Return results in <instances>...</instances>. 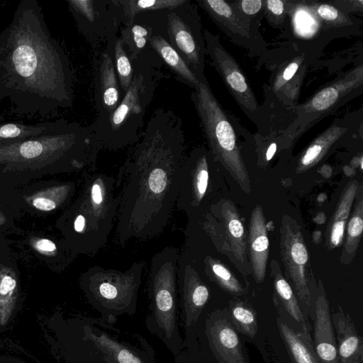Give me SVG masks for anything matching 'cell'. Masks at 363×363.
I'll return each instance as SVG.
<instances>
[{
    "mask_svg": "<svg viewBox=\"0 0 363 363\" xmlns=\"http://www.w3.org/2000/svg\"><path fill=\"white\" fill-rule=\"evenodd\" d=\"M186 155L181 118L171 109L155 110L116 179L120 190L116 235L121 245L164 231L176 207Z\"/></svg>",
    "mask_w": 363,
    "mask_h": 363,
    "instance_id": "cell-1",
    "label": "cell"
},
{
    "mask_svg": "<svg viewBox=\"0 0 363 363\" xmlns=\"http://www.w3.org/2000/svg\"><path fill=\"white\" fill-rule=\"evenodd\" d=\"M73 72L36 0L21 1L0 32V104L13 113L45 117L72 107Z\"/></svg>",
    "mask_w": 363,
    "mask_h": 363,
    "instance_id": "cell-2",
    "label": "cell"
},
{
    "mask_svg": "<svg viewBox=\"0 0 363 363\" xmlns=\"http://www.w3.org/2000/svg\"><path fill=\"white\" fill-rule=\"evenodd\" d=\"M131 84L115 111L107 118L95 120L88 128L100 150H118L135 144L144 125L146 110L159 82L161 68L146 63L133 65Z\"/></svg>",
    "mask_w": 363,
    "mask_h": 363,
    "instance_id": "cell-3",
    "label": "cell"
},
{
    "mask_svg": "<svg viewBox=\"0 0 363 363\" xmlns=\"http://www.w3.org/2000/svg\"><path fill=\"white\" fill-rule=\"evenodd\" d=\"M191 99L213 160L230 173L242 189H249V178L241 150L242 138L251 133L222 106L205 75L200 79L199 86L193 90Z\"/></svg>",
    "mask_w": 363,
    "mask_h": 363,
    "instance_id": "cell-4",
    "label": "cell"
},
{
    "mask_svg": "<svg viewBox=\"0 0 363 363\" xmlns=\"http://www.w3.org/2000/svg\"><path fill=\"white\" fill-rule=\"evenodd\" d=\"M179 250L167 246L151 259L147 294L150 311L145 320L147 330L176 356L185 349L179 329L177 267Z\"/></svg>",
    "mask_w": 363,
    "mask_h": 363,
    "instance_id": "cell-5",
    "label": "cell"
},
{
    "mask_svg": "<svg viewBox=\"0 0 363 363\" xmlns=\"http://www.w3.org/2000/svg\"><path fill=\"white\" fill-rule=\"evenodd\" d=\"M116 187V179L104 173L91 172L86 177L72 220V230L81 252L93 256L106 244L119 206Z\"/></svg>",
    "mask_w": 363,
    "mask_h": 363,
    "instance_id": "cell-6",
    "label": "cell"
},
{
    "mask_svg": "<svg viewBox=\"0 0 363 363\" xmlns=\"http://www.w3.org/2000/svg\"><path fill=\"white\" fill-rule=\"evenodd\" d=\"M77 342L78 363H157L155 352L143 336L101 317L81 319Z\"/></svg>",
    "mask_w": 363,
    "mask_h": 363,
    "instance_id": "cell-7",
    "label": "cell"
},
{
    "mask_svg": "<svg viewBox=\"0 0 363 363\" xmlns=\"http://www.w3.org/2000/svg\"><path fill=\"white\" fill-rule=\"evenodd\" d=\"M144 267L143 261L133 263L125 271L96 265L83 274L81 285L85 296L102 319L114 324L118 316L135 313Z\"/></svg>",
    "mask_w": 363,
    "mask_h": 363,
    "instance_id": "cell-8",
    "label": "cell"
},
{
    "mask_svg": "<svg viewBox=\"0 0 363 363\" xmlns=\"http://www.w3.org/2000/svg\"><path fill=\"white\" fill-rule=\"evenodd\" d=\"M203 34L206 53L211 60V65L219 74L228 91L243 113L256 125L257 133L267 135L271 131L269 112L257 101L239 64L225 49L218 35L206 28Z\"/></svg>",
    "mask_w": 363,
    "mask_h": 363,
    "instance_id": "cell-9",
    "label": "cell"
},
{
    "mask_svg": "<svg viewBox=\"0 0 363 363\" xmlns=\"http://www.w3.org/2000/svg\"><path fill=\"white\" fill-rule=\"evenodd\" d=\"M362 66L359 65L349 74L317 91L303 104L292 106L295 119L282 135L288 145L301 135L318 119L328 115L352 96L362 91Z\"/></svg>",
    "mask_w": 363,
    "mask_h": 363,
    "instance_id": "cell-10",
    "label": "cell"
},
{
    "mask_svg": "<svg viewBox=\"0 0 363 363\" xmlns=\"http://www.w3.org/2000/svg\"><path fill=\"white\" fill-rule=\"evenodd\" d=\"M167 35L171 46L200 80L205 75L206 53L198 6L184 0L168 9Z\"/></svg>",
    "mask_w": 363,
    "mask_h": 363,
    "instance_id": "cell-11",
    "label": "cell"
},
{
    "mask_svg": "<svg viewBox=\"0 0 363 363\" xmlns=\"http://www.w3.org/2000/svg\"><path fill=\"white\" fill-rule=\"evenodd\" d=\"M67 2L79 31L94 48L116 40L123 18L118 0Z\"/></svg>",
    "mask_w": 363,
    "mask_h": 363,
    "instance_id": "cell-12",
    "label": "cell"
},
{
    "mask_svg": "<svg viewBox=\"0 0 363 363\" xmlns=\"http://www.w3.org/2000/svg\"><path fill=\"white\" fill-rule=\"evenodd\" d=\"M179 320L186 349L194 347V330L211 298L208 283L191 262L180 252L177 267Z\"/></svg>",
    "mask_w": 363,
    "mask_h": 363,
    "instance_id": "cell-13",
    "label": "cell"
},
{
    "mask_svg": "<svg viewBox=\"0 0 363 363\" xmlns=\"http://www.w3.org/2000/svg\"><path fill=\"white\" fill-rule=\"evenodd\" d=\"M214 162L203 147H197L186 155L180 170L176 207L188 218L202 211L211 189Z\"/></svg>",
    "mask_w": 363,
    "mask_h": 363,
    "instance_id": "cell-14",
    "label": "cell"
},
{
    "mask_svg": "<svg viewBox=\"0 0 363 363\" xmlns=\"http://www.w3.org/2000/svg\"><path fill=\"white\" fill-rule=\"evenodd\" d=\"M280 234V253L286 279L309 310L311 306V267L301 228L296 220L285 215L281 220Z\"/></svg>",
    "mask_w": 363,
    "mask_h": 363,
    "instance_id": "cell-15",
    "label": "cell"
},
{
    "mask_svg": "<svg viewBox=\"0 0 363 363\" xmlns=\"http://www.w3.org/2000/svg\"><path fill=\"white\" fill-rule=\"evenodd\" d=\"M167 11H151L136 14L128 23L122 25L118 35L123 47L133 65L147 63L162 68L164 65L150 45L155 35H161L168 40Z\"/></svg>",
    "mask_w": 363,
    "mask_h": 363,
    "instance_id": "cell-16",
    "label": "cell"
},
{
    "mask_svg": "<svg viewBox=\"0 0 363 363\" xmlns=\"http://www.w3.org/2000/svg\"><path fill=\"white\" fill-rule=\"evenodd\" d=\"M196 340H204L217 363H247L237 330L223 311L203 312L194 330Z\"/></svg>",
    "mask_w": 363,
    "mask_h": 363,
    "instance_id": "cell-17",
    "label": "cell"
},
{
    "mask_svg": "<svg viewBox=\"0 0 363 363\" xmlns=\"http://www.w3.org/2000/svg\"><path fill=\"white\" fill-rule=\"evenodd\" d=\"M195 2L234 44L257 56L266 51L267 44L259 29L240 18L228 1L195 0Z\"/></svg>",
    "mask_w": 363,
    "mask_h": 363,
    "instance_id": "cell-18",
    "label": "cell"
},
{
    "mask_svg": "<svg viewBox=\"0 0 363 363\" xmlns=\"http://www.w3.org/2000/svg\"><path fill=\"white\" fill-rule=\"evenodd\" d=\"M361 115L350 113L335 119L320 133L300 154L296 164L297 173H303L319 163L330 149L349 136L360 131Z\"/></svg>",
    "mask_w": 363,
    "mask_h": 363,
    "instance_id": "cell-19",
    "label": "cell"
},
{
    "mask_svg": "<svg viewBox=\"0 0 363 363\" xmlns=\"http://www.w3.org/2000/svg\"><path fill=\"white\" fill-rule=\"evenodd\" d=\"M115 40L106 44L96 62L94 85L96 120L109 116L123 99L113 64Z\"/></svg>",
    "mask_w": 363,
    "mask_h": 363,
    "instance_id": "cell-20",
    "label": "cell"
},
{
    "mask_svg": "<svg viewBox=\"0 0 363 363\" xmlns=\"http://www.w3.org/2000/svg\"><path fill=\"white\" fill-rule=\"evenodd\" d=\"M313 347L321 363H340L335 330L328 302L324 294L315 301Z\"/></svg>",
    "mask_w": 363,
    "mask_h": 363,
    "instance_id": "cell-21",
    "label": "cell"
},
{
    "mask_svg": "<svg viewBox=\"0 0 363 363\" xmlns=\"http://www.w3.org/2000/svg\"><path fill=\"white\" fill-rule=\"evenodd\" d=\"M340 363H362L363 342L350 316L339 308L331 315Z\"/></svg>",
    "mask_w": 363,
    "mask_h": 363,
    "instance_id": "cell-22",
    "label": "cell"
},
{
    "mask_svg": "<svg viewBox=\"0 0 363 363\" xmlns=\"http://www.w3.org/2000/svg\"><path fill=\"white\" fill-rule=\"evenodd\" d=\"M249 251L255 279L262 282L265 277L269 254V240L262 208L257 206L249 222Z\"/></svg>",
    "mask_w": 363,
    "mask_h": 363,
    "instance_id": "cell-23",
    "label": "cell"
},
{
    "mask_svg": "<svg viewBox=\"0 0 363 363\" xmlns=\"http://www.w3.org/2000/svg\"><path fill=\"white\" fill-rule=\"evenodd\" d=\"M280 336L294 363H321L309 331L297 330L281 316L277 318Z\"/></svg>",
    "mask_w": 363,
    "mask_h": 363,
    "instance_id": "cell-24",
    "label": "cell"
},
{
    "mask_svg": "<svg viewBox=\"0 0 363 363\" xmlns=\"http://www.w3.org/2000/svg\"><path fill=\"white\" fill-rule=\"evenodd\" d=\"M272 275L274 289V301L277 308L282 310L297 324L299 330L309 331L307 320L303 315L291 285L283 277L279 263L271 262Z\"/></svg>",
    "mask_w": 363,
    "mask_h": 363,
    "instance_id": "cell-25",
    "label": "cell"
},
{
    "mask_svg": "<svg viewBox=\"0 0 363 363\" xmlns=\"http://www.w3.org/2000/svg\"><path fill=\"white\" fill-rule=\"evenodd\" d=\"M150 45L162 63L179 81L192 88L193 90L199 86L200 83L199 78L171 46L165 37L155 35L150 40Z\"/></svg>",
    "mask_w": 363,
    "mask_h": 363,
    "instance_id": "cell-26",
    "label": "cell"
},
{
    "mask_svg": "<svg viewBox=\"0 0 363 363\" xmlns=\"http://www.w3.org/2000/svg\"><path fill=\"white\" fill-rule=\"evenodd\" d=\"M357 191L358 182L351 181L342 193L336 209L326 229L325 240L328 249H333L341 245L344 238L345 225Z\"/></svg>",
    "mask_w": 363,
    "mask_h": 363,
    "instance_id": "cell-27",
    "label": "cell"
},
{
    "mask_svg": "<svg viewBox=\"0 0 363 363\" xmlns=\"http://www.w3.org/2000/svg\"><path fill=\"white\" fill-rule=\"evenodd\" d=\"M65 119L45 121L36 124L18 122H0V145L12 143L50 133L60 128Z\"/></svg>",
    "mask_w": 363,
    "mask_h": 363,
    "instance_id": "cell-28",
    "label": "cell"
},
{
    "mask_svg": "<svg viewBox=\"0 0 363 363\" xmlns=\"http://www.w3.org/2000/svg\"><path fill=\"white\" fill-rule=\"evenodd\" d=\"M211 206L218 210V216H217L221 218L225 235L229 246L230 245L232 248L234 256L238 260L242 262L245 253L246 240L244 227L242 223L238 218L235 212L232 210L233 208L230 206L229 201H224L218 206L215 204H213Z\"/></svg>",
    "mask_w": 363,
    "mask_h": 363,
    "instance_id": "cell-29",
    "label": "cell"
},
{
    "mask_svg": "<svg viewBox=\"0 0 363 363\" xmlns=\"http://www.w3.org/2000/svg\"><path fill=\"white\" fill-rule=\"evenodd\" d=\"M311 7L325 27L336 35L347 34L346 29L359 28L357 21L332 4L309 1Z\"/></svg>",
    "mask_w": 363,
    "mask_h": 363,
    "instance_id": "cell-30",
    "label": "cell"
},
{
    "mask_svg": "<svg viewBox=\"0 0 363 363\" xmlns=\"http://www.w3.org/2000/svg\"><path fill=\"white\" fill-rule=\"evenodd\" d=\"M358 195H356V201L351 217L347 223L345 242L341 261L348 264L352 259L363 230V195L362 186L359 187Z\"/></svg>",
    "mask_w": 363,
    "mask_h": 363,
    "instance_id": "cell-31",
    "label": "cell"
},
{
    "mask_svg": "<svg viewBox=\"0 0 363 363\" xmlns=\"http://www.w3.org/2000/svg\"><path fill=\"white\" fill-rule=\"evenodd\" d=\"M184 0H118L123 12L122 25L130 23L140 13L174 8ZM121 25V26H122Z\"/></svg>",
    "mask_w": 363,
    "mask_h": 363,
    "instance_id": "cell-32",
    "label": "cell"
},
{
    "mask_svg": "<svg viewBox=\"0 0 363 363\" xmlns=\"http://www.w3.org/2000/svg\"><path fill=\"white\" fill-rule=\"evenodd\" d=\"M312 60L313 58L309 55L300 52V54L284 62V66L279 68L278 72L273 75L272 88L270 89L271 94H274L278 98L286 85H289L290 82L294 79L301 66L308 64Z\"/></svg>",
    "mask_w": 363,
    "mask_h": 363,
    "instance_id": "cell-33",
    "label": "cell"
},
{
    "mask_svg": "<svg viewBox=\"0 0 363 363\" xmlns=\"http://www.w3.org/2000/svg\"><path fill=\"white\" fill-rule=\"evenodd\" d=\"M228 317L237 331L254 338L257 332V320L255 311L243 303L231 304Z\"/></svg>",
    "mask_w": 363,
    "mask_h": 363,
    "instance_id": "cell-34",
    "label": "cell"
},
{
    "mask_svg": "<svg viewBox=\"0 0 363 363\" xmlns=\"http://www.w3.org/2000/svg\"><path fill=\"white\" fill-rule=\"evenodd\" d=\"M113 64L122 96L128 91L134 74V68L118 35L113 45Z\"/></svg>",
    "mask_w": 363,
    "mask_h": 363,
    "instance_id": "cell-35",
    "label": "cell"
},
{
    "mask_svg": "<svg viewBox=\"0 0 363 363\" xmlns=\"http://www.w3.org/2000/svg\"><path fill=\"white\" fill-rule=\"evenodd\" d=\"M233 9L246 23L259 29L264 16V0L228 1Z\"/></svg>",
    "mask_w": 363,
    "mask_h": 363,
    "instance_id": "cell-36",
    "label": "cell"
},
{
    "mask_svg": "<svg viewBox=\"0 0 363 363\" xmlns=\"http://www.w3.org/2000/svg\"><path fill=\"white\" fill-rule=\"evenodd\" d=\"M16 280L8 275L0 281V325H5L13 311L15 301Z\"/></svg>",
    "mask_w": 363,
    "mask_h": 363,
    "instance_id": "cell-37",
    "label": "cell"
},
{
    "mask_svg": "<svg viewBox=\"0 0 363 363\" xmlns=\"http://www.w3.org/2000/svg\"><path fill=\"white\" fill-rule=\"evenodd\" d=\"M264 16L277 28L284 29L287 16V1L264 0Z\"/></svg>",
    "mask_w": 363,
    "mask_h": 363,
    "instance_id": "cell-38",
    "label": "cell"
},
{
    "mask_svg": "<svg viewBox=\"0 0 363 363\" xmlns=\"http://www.w3.org/2000/svg\"><path fill=\"white\" fill-rule=\"evenodd\" d=\"M332 4L337 7L342 11L348 14L349 12H363V1L362 0H346L332 1Z\"/></svg>",
    "mask_w": 363,
    "mask_h": 363,
    "instance_id": "cell-39",
    "label": "cell"
},
{
    "mask_svg": "<svg viewBox=\"0 0 363 363\" xmlns=\"http://www.w3.org/2000/svg\"><path fill=\"white\" fill-rule=\"evenodd\" d=\"M174 363H203L200 362L196 353L193 350L184 349L174 357Z\"/></svg>",
    "mask_w": 363,
    "mask_h": 363,
    "instance_id": "cell-40",
    "label": "cell"
},
{
    "mask_svg": "<svg viewBox=\"0 0 363 363\" xmlns=\"http://www.w3.org/2000/svg\"><path fill=\"white\" fill-rule=\"evenodd\" d=\"M33 204L36 208L45 211H52L55 209L57 206L54 201L43 197L35 199L33 201Z\"/></svg>",
    "mask_w": 363,
    "mask_h": 363,
    "instance_id": "cell-41",
    "label": "cell"
},
{
    "mask_svg": "<svg viewBox=\"0 0 363 363\" xmlns=\"http://www.w3.org/2000/svg\"><path fill=\"white\" fill-rule=\"evenodd\" d=\"M38 250L42 252H52L56 250L57 247L55 244L47 239H41L36 242L35 245Z\"/></svg>",
    "mask_w": 363,
    "mask_h": 363,
    "instance_id": "cell-42",
    "label": "cell"
}]
</instances>
